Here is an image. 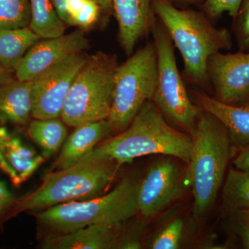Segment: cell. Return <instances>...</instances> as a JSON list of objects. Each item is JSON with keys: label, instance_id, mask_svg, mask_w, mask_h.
Segmentation results:
<instances>
[{"label": "cell", "instance_id": "1", "mask_svg": "<svg viewBox=\"0 0 249 249\" xmlns=\"http://www.w3.org/2000/svg\"><path fill=\"white\" fill-rule=\"evenodd\" d=\"M192 145V136L170 126L153 101H149L127 128L100 142L75 165L114 161L121 165L148 155L169 156L188 164Z\"/></svg>", "mask_w": 249, "mask_h": 249}, {"label": "cell", "instance_id": "2", "mask_svg": "<svg viewBox=\"0 0 249 249\" xmlns=\"http://www.w3.org/2000/svg\"><path fill=\"white\" fill-rule=\"evenodd\" d=\"M151 2L154 13L182 56L183 78L191 84L210 89L208 60L217 52L231 49L229 31L214 27L202 11L178 9L169 0Z\"/></svg>", "mask_w": 249, "mask_h": 249}, {"label": "cell", "instance_id": "3", "mask_svg": "<svg viewBox=\"0 0 249 249\" xmlns=\"http://www.w3.org/2000/svg\"><path fill=\"white\" fill-rule=\"evenodd\" d=\"M192 137L185 181L194 198L193 217L200 222L215 201L234 150L225 126L207 111H201Z\"/></svg>", "mask_w": 249, "mask_h": 249}, {"label": "cell", "instance_id": "4", "mask_svg": "<svg viewBox=\"0 0 249 249\" xmlns=\"http://www.w3.org/2000/svg\"><path fill=\"white\" fill-rule=\"evenodd\" d=\"M138 178L130 175L103 196L55 205L36 214L38 222L55 234L91 225L123 226L137 213Z\"/></svg>", "mask_w": 249, "mask_h": 249}, {"label": "cell", "instance_id": "5", "mask_svg": "<svg viewBox=\"0 0 249 249\" xmlns=\"http://www.w3.org/2000/svg\"><path fill=\"white\" fill-rule=\"evenodd\" d=\"M119 165L114 161L73 165L66 169L45 174L40 186L23 196L13 206L11 213L48 209L73 201H83L101 196L112 182Z\"/></svg>", "mask_w": 249, "mask_h": 249}, {"label": "cell", "instance_id": "6", "mask_svg": "<svg viewBox=\"0 0 249 249\" xmlns=\"http://www.w3.org/2000/svg\"><path fill=\"white\" fill-rule=\"evenodd\" d=\"M116 55L98 52L88 57L69 91L60 119L76 127L107 119L114 99Z\"/></svg>", "mask_w": 249, "mask_h": 249}, {"label": "cell", "instance_id": "7", "mask_svg": "<svg viewBox=\"0 0 249 249\" xmlns=\"http://www.w3.org/2000/svg\"><path fill=\"white\" fill-rule=\"evenodd\" d=\"M150 32L157 55V82L152 101L173 124L193 136L202 109L193 103L175 59L173 41L155 15Z\"/></svg>", "mask_w": 249, "mask_h": 249}, {"label": "cell", "instance_id": "8", "mask_svg": "<svg viewBox=\"0 0 249 249\" xmlns=\"http://www.w3.org/2000/svg\"><path fill=\"white\" fill-rule=\"evenodd\" d=\"M157 55L148 42L119 65L114 99L108 116L113 133H120L131 124L142 106L152 101L157 82Z\"/></svg>", "mask_w": 249, "mask_h": 249}, {"label": "cell", "instance_id": "9", "mask_svg": "<svg viewBox=\"0 0 249 249\" xmlns=\"http://www.w3.org/2000/svg\"><path fill=\"white\" fill-rule=\"evenodd\" d=\"M88 55L74 54L49 67L32 80V117L59 118L73 80Z\"/></svg>", "mask_w": 249, "mask_h": 249}, {"label": "cell", "instance_id": "10", "mask_svg": "<svg viewBox=\"0 0 249 249\" xmlns=\"http://www.w3.org/2000/svg\"><path fill=\"white\" fill-rule=\"evenodd\" d=\"M185 170L170 159L150 165L137 193V212L145 218L155 217L178 200L186 191Z\"/></svg>", "mask_w": 249, "mask_h": 249}, {"label": "cell", "instance_id": "11", "mask_svg": "<svg viewBox=\"0 0 249 249\" xmlns=\"http://www.w3.org/2000/svg\"><path fill=\"white\" fill-rule=\"evenodd\" d=\"M207 73L216 100L229 106L249 105V52H217L208 60Z\"/></svg>", "mask_w": 249, "mask_h": 249}, {"label": "cell", "instance_id": "12", "mask_svg": "<svg viewBox=\"0 0 249 249\" xmlns=\"http://www.w3.org/2000/svg\"><path fill=\"white\" fill-rule=\"evenodd\" d=\"M83 31L38 41L24 55L15 71L16 79L32 81L49 67L89 47Z\"/></svg>", "mask_w": 249, "mask_h": 249}, {"label": "cell", "instance_id": "13", "mask_svg": "<svg viewBox=\"0 0 249 249\" xmlns=\"http://www.w3.org/2000/svg\"><path fill=\"white\" fill-rule=\"evenodd\" d=\"M119 42L126 55H132L139 40L150 31L155 14L151 0H111Z\"/></svg>", "mask_w": 249, "mask_h": 249}, {"label": "cell", "instance_id": "14", "mask_svg": "<svg viewBox=\"0 0 249 249\" xmlns=\"http://www.w3.org/2000/svg\"><path fill=\"white\" fill-rule=\"evenodd\" d=\"M45 158L7 128L0 127V169L16 186L30 178Z\"/></svg>", "mask_w": 249, "mask_h": 249}, {"label": "cell", "instance_id": "15", "mask_svg": "<svg viewBox=\"0 0 249 249\" xmlns=\"http://www.w3.org/2000/svg\"><path fill=\"white\" fill-rule=\"evenodd\" d=\"M123 226L96 224L67 233L45 237L41 244L45 249H117Z\"/></svg>", "mask_w": 249, "mask_h": 249}, {"label": "cell", "instance_id": "16", "mask_svg": "<svg viewBox=\"0 0 249 249\" xmlns=\"http://www.w3.org/2000/svg\"><path fill=\"white\" fill-rule=\"evenodd\" d=\"M195 103L225 126L233 150L240 151L249 146V105L224 104L206 93L193 92Z\"/></svg>", "mask_w": 249, "mask_h": 249}, {"label": "cell", "instance_id": "17", "mask_svg": "<svg viewBox=\"0 0 249 249\" xmlns=\"http://www.w3.org/2000/svg\"><path fill=\"white\" fill-rule=\"evenodd\" d=\"M113 134L107 119L88 123L77 126L62 145L61 152L51 170L66 169L76 164L98 144Z\"/></svg>", "mask_w": 249, "mask_h": 249}, {"label": "cell", "instance_id": "18", "mask_svg": "<svg viewBox=\"0 0 249 249\" xmlns=\"http://www.w3.org/2000/svg\"><path fill=\"white\" fill-rule=\"evenodd\" d=\"M32 82L14 78L0 85V123L25 125L32 117Z\"/></svg>", "mask_w": 249, "mask_h": 249}, {"label": "cell", "instance_id": "19", "mask_svg": "<svg viewBox=\"0 0 249 249\" xmlns=\"http://www.w3.org/2000/svg\"><path fill=\"white\" fill-rule=\"evenodd\" d=\"M40 37L29 27L0 30V66L14 72Z\"/></svg>", "mask_w": 249, "mask_h": 249}, {"label": "cell", "instance_id": "20", "mask_svg": "<svg viewBox=\"0 0 249 249\" xmlns=\"http://www.w3.org/2000/svg\"><path fill=\"white\" fill-rule=\"evenodd\" d=\"M67 124L59 118L31 121L27 133L40 147L44 158H50L59 151L67 139Z\"/></svg>", "mask_w": 249, "mask_h": 249}, {"label": "cell", "instance_id": "21", "mask_svg": "<svg viewBox=\"0 0 249 249\" xmlns=\"http://www.w3.org/2000/svg\"><path fill=\"white\" fill-rule=\"evenodd\" d=\"M29 28L40 38L59 37L65 34L67 24L59 17L52 0H30Z\"/></svg>", "mask_w": 249, "mask_h": 249}, {"label": "cell", "instance_id": "22", "mask_svg": "<svg viewBox=\"0 0 249 249\" xmlns=\"http://www.w3.org/2000/svg\"><path fill=\"white\" fill-rule=\"evenodd\" d=\"M223 208L230 213L249 209V173L231 168L222 189Z\"/></svg>", "mask_w": 249, "mask_h": 249}, {"label": "cell", "instance_id": "23", "mask_svg": "<svg viewBox=\"0 0 249 249\" xmlns=\"http://www.w3.org/2000/svg\"><path fill=\"white\" fill-rule=\"evenodd\" d=\"M30 0H0V30L29 27Z\"/></svg>", "mask_w": 249, "mask_h": 249}, {"label": "cell", "instance_id": "24", "mask_svg": "<svg viewBox=\"0 0 249 249\" xmlns=\"http://www.w3.org/2000/svg\"><path fill=\"white\" fill-rule=\"evenodd\" d=\"M101 5L96 0H67L66 11L70 26L88 29L99 19Z\"/></svg>", "mask_w": 249, "mask_h": 249}, {"label": "cell", "instance_id": "25", "mask_svg": "<svg viewBox=\"0 0 249 249\" xmlns=\"http://www.w3.org/2000/svg\"><path fill=\"white\" fill-rule=\"evenodd\" d=\"M183 227V221L180 218L172 221L154 237L149 247L152 249H178L182 238Z\"/></svg>", "mask_w": 249, "mask_h": 249}, {"label": "cell", "instance_id": "26", "mask_svg": "<svg viewBox=\"0 0 249 249\" xmlns=\"http://www.w3.org/2000/svg\"><path fill=\"white\" fill-rule=\"evenodd\" d=\"M233 31L240 51L249 50V0H242L234 18Z\"/></svg>", "mask_w": 249, "mask_h": 249}, {"label": "cell", "instance_id": "27", "mask_svg": "<svg viewBox=\"0 0 249 249\" xmlns=\"http://www.w3.org/2000/svg\"><path fill=\"white\" fill-rule=\"evenodd\" d=\"M242 1V0H205L201 9L211 20H215L225 12L234 19Z\"/></svg>", "mask_w": 249, "mask_h": 249}, {"label": "cell", "instance_id": "28", "mask_svg": "<svg viewBox=\"0 0 249 249\" xmlns=\"http://www.w3.org/2000/svg\"><path fill=\"white\" fill-rule=\"evenodd\" d=\"M230 213L232 230L240 237L244 248L249 249V209Z\"/></svg>", "mask_w": 249, "mask_h": 249}, {"label": "cell", "instance_id": "29", "mask_svg": "<svg viewBox=\"0 0 249 249\" xmlns=\"http://www.w3.org/2000/svg\"><path fill=\"white\" fill-rule=\"evenodd\" d=\"M142 224H137L126 230H121L117 249H137L142 246Z\"/></svg>", "mask_w": 249, "mask_h": 249}, {"label": "cell", "instance_id": "30", "mask_svg": "<svg viewBox=\"0 0 249 249\" xmlns=\"http://www.w3.org/2000/svg\"><path fill=\"white\" fill-rule=\"evenodd\" d=\"M14 196L9 187L0 179V215L6 212L14 204Z\"/></svg>", "mask_w": 249, "mask_h": 249}, {"label": "cell", "instance_id": "31", "mask_svg": "<svg viewBox=\"0 0 249 249\" xmlns=\"http://www.w3.org/2000/svg\"><path fill=\"white\" fill-rule=\"evenodd\" d=\"M233 165L237 169L249 173V146L239 151L233 160Z\"/></svg>", "mask_w": 249, "mask_h": 249}, {"label": "cell", "instance_id": "32", "mask_svg": "<svg viewBox=\"0 0 249 249\" xmlns=\"http://www.w3.org/2000/svg\"><path fill=\"white\" fill-rule=\"evenodd\" d=\"M99 3V0H96ZM52 3L59 17L67 25H70L68 16L66 11L67 0H52Z\"/></svg>", "mask_w": 249, "mask_h": 249}, {"label": "cell", "instance_id": "33", "mask_svg": "<svg viewBox=\"0 0 249 249\" xmlns=\"http://www.w3.org/2000/svg\"><path fill=\"white\" fill-rule=\"evenodd\" d=\"M14 72L8 71L6 69L0 66V85L5 84L14 79Z\"/></svg>", "mask_w": 249, "mask_h": 249}, {"label": "cell", "instance_id": "34", "mask_svg": "<svg viewBox=\"0 0 249 249\" xmlns=\"http://www.w3.org/2000/svg\"><path fill=\"white\" fill-rule=\"evenodd\" d=\"M99 4L105 11H109L112 9L111 6V0H99Z\"/></svg>", "mask_w": 249, "mask_h": 249}, {"label": "cell", "instance_id": "35", "mask_svg": "<svg viewBox=\"0 0 249 249\" xmlns=\"http://www.w3.org/2000/svg\"><path fill=\"white\" fill-rule=\"evenodd\" d=\"M173 4H190L196 2L199 0H169Z\"/></svg>", "mask_w": 249, "mask_h": 249}]
</instances>
